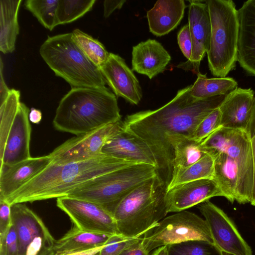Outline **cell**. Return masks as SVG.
<instances>
[{
  "label": "cell",
  "mask_w": 255,
  "mask_h": 255,
  "mask_svg": "<svg viewBox=\"0 0 255 255\" xmlns=\"http://www.w3.org/2000/svg\"><path fill=\"white\" fill-rule=\"evenodd\" d=\"M201 149L214 157L223 152L236 162L239 171L236 200L250 203L254 186V165L251 145L246 130L220 127L200 143Z\"/></svg>",
  "instance_id": "8"
},
{
  "label": "cell",
  "mask_w": 255,
  "mask_h": 255,
  "mask_svg": "<svg viewBox=\"0 0 255 255\" xmlns=\"http://www.w3.org/2000/svg\"><path fill=\"white\" fill-rule=\"evenodd\" d=\"M21 0H0V50L12 52L19 33L18 12Z\"/></svg>",
  "instance_id": "24"
},
{
  "label": "cell",
  "mask_w": 255,
  "mask_h": 255,
  "mask_svg": "<svg viewBox=\"0 0 255 255\" xmlns=\"http://www.w3.org/2000/svg\"><path fill=\"white\" fill-rule=\"evenodd\" d=\"M124 128V121L120 120L70 138L49 154L52 162L62 164L98 157L103 154L102 149L106 142Z\"/></svg>",
  "instance_id": "11"
},
{
  "label": "cell",
  "mask_w": 255,
  "mask_h": 255,
  "mask_svg": "<svg viewBox=\"0 0 255 255\" xmlns=\"http://www.w3.org/2000/svg\"><path fill=\"white\" fill-rule=\"evenodd\" d=\"M30 110L20 102L13 124L7 136L0 163L13 164L31 157L29 144L31 127Z\"/></svg>",
  "instance_id": "19"
},
{
  "label": "cell",
  "mask_w": 255,
  "mask_h": 255,
  "mask_svg": "<svg viewBox=\"0 0 255 255\" xmlns=\"http://www.w3.org/2000/svg\"><path fill=\"white\" fill-rule=\"evenodd\" d=\"M166 192V187L156 175L124 197L113 214L119 234L137 238L153 229L168 213Z\"/></svg>",
  "instance_id": "4"
},
{
  "label": "cell",
  "mask_w": 255,
  "mask_h": 255,
  "mask_svg": "<svg viewBox=\"0 0 255 255\" xmlns=\"http://www.w3.org/2000/svg\"><path fill=\"white\" fill-rule=\"evenodd\" d=\"M39 53L55 74L71 88L106 87L99 68L85 56L71 33L48 36L41 45Z\"/></svg>",
  "instance_id": "5"
},
{
  "label": "cell",
  "mask_w": 255,
  "mask_h": 255,
  "mask_svg": "<svg viewBox=\"0 0 255 255\" xmlns=\"http://www.w3.org/2000/svg\"><path fill=\"white\" fill-rule=\"evenodd\" d=\"M214 157L207 153L198 161L181 170L172 178L167 190L178 184L201 179H213Z\"/></svg>",
  "instance_id": "29"
},
{
  "label": "cell",
  "mask_w": 255,
  "mask_h": 255,
  "mask_svg": "<svg viewBox=\"0 0 255 255\" xmlns=\"http://www.w3.org/2000/svg\"><path fill=\"white\" fill-rule=\"evenodd\" d=\"M59 0H26L24 6L46 29L52 30L56 19Z\"/></svg>",
  "instance_id": "33"
},
{
  "label": "cell",
  "mask_w": 255,
  "mask_h": 255,
  "mask_svg": "<svg viewBox=\"0 0 255 255\" xmlns=\"http://www.w3.org/2000/svg\"><path fill=\"white\" fill-rule=\"evenodd\" d=\"M168 255H221L213 244L191 240L168 245Z\"/></svg>",
  "instance_id": "34"
},
{
  "label": "cell",
  "mask_w": 255,
  "mask_h": 255,
  "mask_svg": "<svg viewBox=\"0 0 255 255\" xmlns=\"http://www.w3.org/2000/svg\"><path fill=\"white\" fill-rule=\"evenodd\" d=\"M186 7L183 0H159L147 12L149 31L156 36L166 35L176 28Z\"/></svg>",
  "instance_id": "23"
},
{
  "label": "cell",
  "mask_w": 255,
  "mask_h": 255,
  "mask_svg": "<svg viewBox=\"0 0 255 255\" xmlns=\"http://www.w3.org/2000/svg\"><path fill=\"white\" fill-rule=\"evenodd\" d=\"M111 235L82 231L73 225L65 235L55 240V253L83 251L105 245Z\"/></svg>",
  "instance_id": "25"
},
{
  "label": "cell",
  "mask_w": 255,
  "mask_h": 255,
  "mask_svg": "<svg viewBox=\"0 0 255 255\" xmlns=\"http://www.w3.org/2000/svg\"><path fill=\"white\" fill-rule=\"evenodd\" d=\"M56 205L82 231L110 235L119 234L113 215L99 204L64 196L57 198Z\"/></svg>",
  "instance_id": "13"
},
{
  "label": "cell",
  "mask_w": 255,
  "mask_h": 255,
  "mask_svg": "<svg viewBox=\"0 0 255 255\" xmlns=\"http://www.w3.org/2000/svg\"><path fill=\"white\" fill-rule=\"evenodd\" d=\"M52 160L49 154L31 157L13 164H0V200H5L43 170Z\"/></svg>",
  "instance_id": "18"
},
{
  "label": "cell",
  "mask_w": 255,
  "mask_h": 255,
  "mask_svg": "<svg viewBox=\"0 0 255 255\" xmlns=\"http://www.w3.org/2000/svg\"><path fill=\"white\" fill-rule=\"evenodd\" d=\"M151 255H168V245L157 248Z\"/></svg>",
  "instance_id": "46"
},
{
  "label": "cell",
  "mask_w": 255,
  "mask_h": 255,
  "mask_svg": "<svg viewBox=\"0 0 255 255\" xmlns=\"http://www.w3.org/2000/svg\"><path fill=\"white\" fill-rule=\"evenodd\" d=\"M156 175L155 166L144 163L134 164L87 181L70 191L66 196L97 203L113 215L124 197Z\"/></svg>",
  "instance_id": "7"
},
{
  "label": "cell",
  "mask_w": 255,
  "mask_h": 255,
  "mask_svg": "<svg viewBox=\"0 0 255 255\" xmlns=\"http://www.w3.org/2000/svg\"><path fill=\"white\" fill-rule=\"evenodd\" d=\"M213 180L217 183L225 197L230 203L236 200L239 171L236 161L225 152L214 157Z\"/></svg>",
  "instance_id": "26"
},
{
  "label": "cell",
  "mask_w": 255,
  "mask_h": 255,
  "mask_svg": "<svg viewBox=\"0 0 255 255\" xmlns=\"http://www.w3.org/2000/svg\"><path fill=\"white\" fill-rule=\"evenodd\" d=\"M134 164L105 154L81 161L62 164L51 162L4 201L11 206L66 196L87 181Z\"/></svg>",
  "instance_id": "2"
},
{
  "label": "cell",
  "mask_w": 255,
  "mask_h": 255,
  "mask_svg": "<svg viewBox=\"0 0 255 255\" xmlns=\"http://www.w3.org/2000/svg\"><path fill=\"white\" fill-rule=\"evenodd\" d=\"M102 152L108 156L134 163L156 167L157 162L148 144L141 138L124 128L105 144Z\"/></svg>",
  "instance_id": "17"
},
{
  "label": "cell",
  "mask_w": 255,
  "mask_h": 255,
  "mask_svg": "<svg viewBox=\"0 0 255 255\" xmlns=\"http://www.w3.org/2000/svg\"><path fill=\"white\" fill-rule=\"evenodd\" d=\"M121 119L116 96L106 87L71 88L60 101L53 125L79 135Z\"/></svg>",
  "instance_id": "3"
},
{
  "label": "cell",
  "mask_w": 255,
  "mask_h": 255,
  "mask_svg": "<svg viewBox=\"0 0 255 255\" xmlns=\"http://www.w3.org/2000/svg\"><path fill=\"white\" fill-rule=\"evenodd\" d=\"M200 143L181 135L171 140L174 154L172 179L178 172L198 161L207 154L201 149Z\"/></svg>",
  "instance_id": "27"
},
{
  "label": "cell",
  "mask_w": 255,
  "mask_h": 255,
  "mask_svg": "<svg viewBox=\"0 0 255 255\" xmlns=\"http://www.w3.org/2000/svg\"><path fill=\"white\" fill-rule=\"evenodd\" d=\"M126 2V0H104V16L106 18L108 17L115 10L117 9H121Z\"/></svg>",
  "instance_id": "42"
},
{
  "label": "cell",
  "mask_w": 255,
  "mask_h": 255,
  "mask_svg": "<svg viewBox=\"0 0 255 255\" xmlns=\"http://www.w3.org/2000/svg\"><path fill=\"white\" fill-rule=\"evenodd\" d=\"M141 240L126 248L119 255H150L143 247Z\"/></svg>",
  "instance_id": "41"
},
{
  "label": "cell",
  "mask_w": 255,
  "mask_h": 255,
  "mask_svg": "<svg viewBox=\"0 0 255 255\" xmlns=\"http://www.w3.org/2000/svg\"><path fill=\"white\" fill-rule=\"evenodd\" d=\"M197 75L191 91V96L196 100L226 95L238 88L237 82L231 77L208 78L206 74L200 72Z\"/></svg>",
  "instance_id": "28"
},
{
  "label": "cell",
  "mask_w": 255,
  "mask_h": 255,
  "mask_svg": "<svg viewBox=\"0 0 255 255\" xmlns=\"http://www.w3.org/2000/svg\"><path fill=\"white\" fill-rule=\"evenodd\" d=\"M104 246V245L86 250L56 253L54 255H97Z\"/></svg>",
  "instance_id": "44"
},
{
  "label": "cell",
  "mask_w": 255,
  "mask_h": 255,
  "mask_svg": "<svg viewBox=\"0 0 255 255\" xmlns=\"http://www.w3.org/2000/svg\"><path fill=\"white\" fill-rule=\"evenodd\" d=\"M192 85L178 91L173 99L155 110L128 115L124 128L143 139L155 157L157 176L167 188L172 178L173 151L171 140L177 135L191 138L199 124L218 108L227 95L196 100Z\"/></svg>",
  "instance_id": "1"
},
{
  "label": "cell",
  "mask_w": 255,
  "mask_h": 255,
  "mask_svg": "<svg viewBox=\"0 0 255 255\" xmlns=\"http://www.w3.org/2000/svg\"><path fill=\"white\" fill-rule=\"evenodd\" d=\"M177 42L183 54L189 60L192 55V41L188 24L183 26L178 32Z\"/></svg>",
  "instance_id": "39"
},
{
  "label": "cell",
  "mask_w": 255,
  "mask_h": 255,
  "mask_svg": "<svg viewBox=\"0 0 255 255\" xmlns=\"http://www.w3.org/2000/svg\"><path fill=\"white\" fill-rule=\"evenodd\" d=\"M198 208L207 222L213 245L221 255H253L251 248L222 209L209 200Z\"/></svg>",
  "instance_id": "12"
},
{
  "label": "cell",
  "mask_w": 255,
  "mask_h": 255,
  "mask_svg": "<svg viewBox=\"0 0 255 255\" xmlns=\"http://www.w3.org/2000/svg\"><path fill=\"white\" fill-rule=\"evenodd\" d=\"M171 59L170 54L160 43L149 39L133 46L132 70L151 79L165 70Z\"/></svg>",
  "instance_id": "22"
},
{
  "label": "cell",
  "mask_w": 255,
  "mask_h": 255,
  "mask_svg": "<svg viewBox=\"0 0 255 255\" xmlns=\"http://www.w3.org/2000/svg\"><path fill=\"white\" fill-rule=\"evenodd\" d=\"M71 33L74 41L94 64L99 68L107 61L110 53L99 41L79 29Z\"/></svg>",
  "instance_id": "31"
},
{
  "label": "cell",
  "mask_w": 255,
  "mask_h": 255,
  "mask_svg": "<svg viewBox=\"0 0 255 255\" xmlns=\"http://www.w3.org/2000/svg\"><path fill=\"white\" fill-rule=\"evenodd\" d=\"M3 63L1 58L0 60V105H1L7 98L10 89H9L3 77Z\"/></svg>",
  "instance_id": "43"
},
{
  "label": "cell",
  "mask_w": 255,
  "mask_h": 255,
  "mask_svg": "<svg viewBox=\"0 0 255 255\" xmlns=\"http://www.w3.org/2000/svg\"><path fill=\"white\" fill-rule=\"evenodd\" d=\"M238 62L249 75L255 77V0L245 1L238 9Z\"/></svg>",
  "instance_id": "20"
},
{
  "label": "cell",
  "mask_w": 255,
  "mask_h": 255,
  "mask_svg": "<svg viewBox=\"0 0 255 255\" xmlns=\"http://www.w3.org/2000/svg\"><path fill=\"white\" fill-rule=\"evenodd\" d=\"M224 195L213 179H201L174 186L166 190L165 200L168 213L178 212L209 199Z\"/></svg>",
  "instance_id": "15"
},
{
  "label": "cell",
  "mask_w": 255,
  "mask_h": 255,
  "mask_svg": "<svg viewBox=\"0 0 255 255\" xmlns=\"http://www.w3.org/2000/svg\"><path fill=\"white\" fill-rule=\"evenodd\" d=\"M20 97L19 91L10 89L7 98L0 105V159L2 158L7 136L19 108Z\"/></svg>",
  "instance_id": "30"
},
{
  "label": "cell",
  "mask_w": 255,
  "mask_h": 255,
  "mask_svg": "<svg viewBox=\"0 0 255 255\" xmlns=\"http://www.w3.org/2000/svg\"><path fill=\"white\" fill-rule=\"evenodd\" d=\"M211 25L207 52L209 69L216 77H226L238 61V9L232 0H208Z\"/></svg>",
  "instance_id": "6"
},
{
  "label": "cell",
  "mask_w": 255,
  "mask_h": 255,
  "mask_svg": "<svg viewBox=\"0 0 255 255\" xmlns=\"http://www.w3.org/2000/svg\"><path fill=\"white\" fill-rule=\"evenodd\" d=\"M11 225V206L4 200H0V238L7 233Z\"/></svg>",
  "instance_id": "40"
},
{
  "label": "cell",
  "mask_w": 255,
  "mask_h": 255,
  "mask_svg": "<svg viewBox=\"0 0 255 255\" xmlns=\"http://www.w3.org/2000/svg\"></svg>",
  "instance_id": "47"
},
{
  "label": "cell",
  "mask_w": 255,
  "mask_h": 255,
  "mask_svg": "<svg viewBox=\"0 0 255 255\" xmlns=\"http://www.w3.org/2000/svg\"><path fill=\"white\" fill-rule=\"evenodd\" d=\"M12 224L18 243L19 255H54L55 240L42 219L24 203L11 206Z\"/></svg>",
  "instance_id": "10"
},
{
  "label": "cell",
  "mask_w": 255,
  "mask_h": 255,
  "mask_svg": "<svg viewBox=\"0 0 255 255\" xmlns=\"http://www.w3.org/2000/svg\"><path fill=\"white\" fill-rule=\"evenodd\" d=\"M95 0H59L56 26L72 22L91 10Z\"/></svg>",
  "instance_id": "32"
},
{
  "label": "cell",
  "mask_w": 255,
  "mask_h": 255,
  "mask_svg": "<svg viewBox=\"0 0 255 255\" xmlns=\"http://www.w3.org/2000/svg\"><path fill=\"white\" fill-rule=\"evenodd\" d=\"M245 130L249 135L251 142L254 165V186L250 204L255 206V97L251 119Z\"/></svg>",
  "instance_id": "38"
},
{
  "label": "cell",
  "mask_w": 255,
  "mask_h": 255,
  "mask_svg": "<svg viewBox=\"0 0 255 255\" xmlns=\"http://www.w3.org/2000/svg\"><path fill=\"white\" fill-rule=\"evenodd\" d=\"M107 84L118 97L133 105H137L142 94L139 81L118 54L110 53L107 61L99 67Z\"/></svg>",
  "instance_id": "16"
},
{
  "label": "cell",
  "mask_w": 255,
  "mask_h": 255,
  "mask_svg": "<svg viewBox=\"0 0 255 255\" xmlns=\"http://www.w3.org/2000/svg\"><path fill=\"white\" fill-rule=\"evenodd\" d=\"M255 92L237 88L229 93L219 107L221 127L246 130L250 120Z\"/></svg>",
  "instance_id": "21"
},
{
  "label": "cell",
  "mask_w": 255,
  "mask_h": 255,
  "mask_svg": "<svg viewBox=\"0 0 255 255\" xmlns=\"http://www.w3.org/2000/svg\"><path fill=\"white\" fill-rule=\"evenodd\" d=\"M191 240H202L212 244L207 222L186 210L165 217L142 238L141 243L149 253L157 248Z\"/></svg>",
  "instance_id": "9"
},
{
  "label": "cell",
  "mask_w": 255,
  "mask_h": 255,
  "mask_svg": "<svg viewBox=\"0 0 255 255\" xmlns=\"http://www.w3.org/2000/svg\"><path fill=\"white\" fill-rule=\"evenodd\" d=\"M221 114L219 107L208 115L197 126L192 139L201 142L221 127Z\"/></svg>",
  "instance_id": "35"
},
{
  "label": "cell",
  "mask_w": 255,
  "mask_h": 255,
  "mask_svg": "<svg viewBox=\"0 0 255 255\" xmlns=\"http://www.w3.org/2000/svg\"><path fill=\"white\" fill-rule=\"evenodd\" d=\"M0 255H19L17 235L12 224L7 233L0 238Z\"/></svg>",
  "instance_id": "37"
},
{
  "label": "cell",
  "mask_w": 255,
  "mask_h": 255,
  "mask_svg": "<svg viewBox=\"0 0 255 255\" xmlns=\"http://www.w3.org/2000/svg\"><path fill=\"white\" fill-rule=\"evenodd\" d=\"M141 239L127 238L120 234L112 235L98 255H119L126 248Z\"/></svg>",
  "instance_id": "36"
},
{
  "label": "cell",
  "mask_w": 255,
  "mask_h": 255,
  "mask_svg": "<svg viewBox=\"0 0 255 255\" xmlns=\"http://www.w3.org/2000/svg\"><path fill=\"white\" fill-rule=\"evenodd\" d=\"M188 25L192 41V55L186 62L178 67L199 72L200 63L210 47L211 25L206 0H189Z\"/></svg>",
  "instance_id": "14"
},
{
  "label": "cell",
  "mask_w": 255,
  "mask_h": 255,
  "mask_svg": "<svg viewBox=\"0 0 255 255\" xmlns=\"http://www.w3.org/2000/svg\"><path fill=\"white\" fill-rule=\"evenodd\" d=\"M42 119L41 112L36 109L32 108L29 114V120L33 124H39Z\"/></svg>",
  "instance_id": "45"
}]
</instances>
